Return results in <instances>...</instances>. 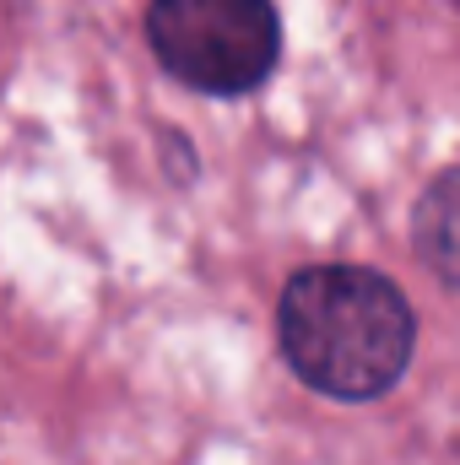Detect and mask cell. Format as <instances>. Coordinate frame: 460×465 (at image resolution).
<instances>
[{
    "mask_svg": "<svg viewBox=\"0 0 460 465\" xmlns=\"http://www.w3.org/2000/svg\"><path fill=\"white\" fill-rule=\"evenodd\" d=\"M276 336L293 373L331 401L395 390L417 347L406 292L368 265H309L282 287Z\"/></svg>",
    "mask_w": 460,
    "mask_h": 465,
    "instance_id": "6da1fadb",
    "label": "cell"
},
{
    "mask_svg": "<svg viewBox=\"0 0 460 465\" xmlns=\"http://www.w3.org/2000/svg\"><path fill=\"white\" fill-rule=\"evenodd\" d=\"M412 249L434 276L460 287V163L423 190V201L412 212Z\"/></svg>",
    "mask_w": 460,
    "mask_h": 465,
    "instance_id": "3957f363",
    "label": "cell"
},
{
    "mask_svg": "<svg viewBox=\"0 0 460 465\" xmlns=\"http://www.w3.org/2000/svg\"><path fill=\"white\" fill-rule=\"evenodd\" d=\"M146 44L185 87L244 98L276 71L282 22L271 0H152Z\"/></svg>",
    "mask_w": 460,
    "mask_h": 465,
    "instance_id": "7a4b0ae2",
    "label": "cell"
}]
</instances>
